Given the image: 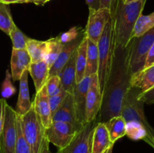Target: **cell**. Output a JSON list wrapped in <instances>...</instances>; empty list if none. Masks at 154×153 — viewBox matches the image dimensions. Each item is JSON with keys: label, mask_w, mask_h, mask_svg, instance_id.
Returning <instances> with one entry per match:
<instances>
[{"label": "cell", "mask_w": 154, "mask_h": 153, "mask_svg": "<svg viewBox=\"0 0 154 153\" xmlns=\"http://www.w3.org/2000/svg\"><path fill=\"white\" fill-rule=\"evenodd\" d=\"M61 80H60V77L59 75H55V76L48 77V80L45 83L48 95L51 96L54 94L61 87Z\"/></svg>", "instance_id": "34"}, {"label": "cell", "mask_w": 154, "mask_h": 153, "mask_svg": "<svg viewBox=\"0 0 154 153\" xmlns=\"http://www.w3.org/2000/svg\"><path fill=\"white\" fill-rule=\"evenodd\" d=\"M98 55H99V65H98L97 76L101 93L103 92L110 69L111 67L114 50V23L112 17L110 18L105 25L102 36L97 43Z\"/></svg>", "instance_id": "3"}, {"label": "cell", "mask_w": 154, "mask_h": 153, "mask_svg": "<svg viewBox=\"0 0 154 153\" xmlns=\"http://www.w3.org/2000/svg\"><path fill=\"white\" fill-rule=\"evenodd\" d=\"M87 37L84 36L76 50V82L78 83L84 77L87 65Z\"/></svg>", "instance_id": "22"}, {"label": "cell", "mask_w": 154, "mask_h": 153, "mask_svg": "<svg viewBox=\"0 0 154 153\" xmlns=\"http://www.w3.org/2000/svg\"><path fill=\"white\" fill-rule=\"evenodd\" d=\"M102 102V94L99 88L97 74L92 76L91 83L87 94L86 100V123L97 119Z\"/></svg>", "instance_id": "10"}, {"label": "cell", "mask_w": 154, "mask_h": 153, "mask_svg": "<svg viewBox=\"0 0 154 153\" xmlns=\"http://www.w3.org/2000/svg\"><path fill=\"white\" fill-rule=\"evenodd\" d=\"M82 126L75 125L63 122H53L51 125L45 128V134L49 142L61 149L72 140Z\"/></svg>", "instance_id": "7"}, {"label": "cell", "mask_w": 154, "mask_h": 153, "mask_svg": "<svg viewBox=\"0 0 154 153\" xmlns=\"http://www.w3.org/2000/svg\"><path fill=\"white\" fill-rule=\"evenodd\" d=\"M118 0H100V8H106L112 13Z\"/></svg>", "instance_id": "36"}, {"label": "cell", "mask_w": 154, "mask_h": 153, "mask_svg": "<svg viewBox=\"0 0 154 153\" xmlns=\"http://www.w3.org/2000/svg\"><path fill=\"white\" fill-rule=\"evenodd\" d=\"M154 27V11L148 15L141 14L137 20L132 32V38L142 35Z\"/></svg>", "instance_id": "27"}, {"label": "cell", "mask_w": 154, "mask_h": 153, "mask_svg": "<svg viewBox=\"0 0 154 153\" xmlns=\"http://www.w3.org/2000/svg\"><path fill=\"white\" fill-rule=\"evenodd\" d=\"M32 106L40 118L44 127L45 128L50 127L53 123L52 112L49 104V95L45 85L38 92H36Z\"/></svg>", "instance_id": "12"}, {"label": "cell", "mask_w": 154, "mask_h": 153, "mask_svg": "<svg viewBox=\"0 0 154 153\" xmlns=\"http://www.w3.org/2000/svg\"><path fill=\"white\" fill-rule=\"evenodd\" d=\"M29 70H26L21 75L20 80V92L17 103L16 112L20 116H23L28 112L32 107V102L29 98V90L28 85Z\"/></svg>", "instance_id": "19"}, {"label": "cell", "mask_w": 154, "mask_h": 153, "mask_svg": "<svg viewBox=\"0 0 154 153\" xmlns=\"http://www.w3.org/2000/svg\"><path fill=\"white\" fill-rule=\"evenodd\" d=\"M98 120L85 123L72 140L57 153H92V140Z\"/></svg>", "instance_id": "8"}, {"label": "cell", "mask_w": 154, "mask_h": 153, "mask_svg": "<svg viewBox=\"0 0 154 153\" xmlns=\"http://www.w3.org/2000/svg\"><path fill=\"white\" fill-rule=\"evenodd\" d=\"M114 143L110 139L105 123L98 122L95 127L92 140V153H105Z\"/></svg>", "instance_id": "16"}, {"label": "cell", "mask_w": 154, "mask_h": 153, "mask_svg": "<svg viewBox=\"0 0 154 153\" xmlns=\"http://www.w3.org/2000/svg\"><path fill=\"white\" fill-rule=\"evenodd\" d=\"M126 135L133 140H144L145 142L150 137V133L147 128L140 123L134 121L126 122Z\"/></svg>", "instance_id": "26"}, {"label": "cell", "mask_w": 154, "mask_h": 153, "mask_svg": "<svg viewBox=\"0 0 154 153\" xmlns=\"http://www.w3.org/2000/svg\"><path fill=\"white\" fill-rule=\"evenodd\" d=\"M32 63L31 58L26 49H12L11 57V74L14 81L19 80L26 70Z\"/></svg>", "instance_id": "14"}, {"label": "cell", "mask_w": 154, "mask_h": 153, "mask_svg": "<svg viewBox=\"0 0 154 153\" xmlns=\"http://www.w3.org/2000/svg\"><path fill=\"white\" fill-rule=\"evenodd\" d=\"M147 142L149 144V145L151 146L154 148V135L153 136H151V137L147 141Z\"/></svg>", "instance_id": "43"}, {"label": "cell", "mask_w": 154, "mask_h": 153, "mask_svg": "<svg viewBox=\"0 0 154 153\" xmlns=\"http://www.w3.org/2000/svg\"><path fill=\"white\" fill-rule=\"evenodd\" d=\"M17 112L7 103L5 107L4 123L0 135V153H15Z\"/></svg>", "instance_id": "6"}, {"label": "cell", "mask_w": 154, "mask_h": 153, "mask_svg": "<svg viewBox=\"0 0 154 153\" xmlns=\"http://www.w3.org/2000/svg\"><path fill=\"white\" fill-rule=\"evenodd\" d=\"M6 100L5 99H0V135H1L2 130L3 123H4V116H5V107Z\"/></svg>", "instance_id": "37"}, {"label": "cell", "mask_w": 154, "mask_h": 153, "mask_svg": "<svg viewBox=\"0 0 154 153\" xmlns=\"http://www.w3.org/2000/svg\"><path fill=\"white\" fill-rule=\"evenodd\" d=\"M110 139L114 143L126 135V122L122 116H114L105 122Z\"/></svg>", "instance_id": "21"}, {"label": "cell", "mask_w": 154, "mask_h": 153, "mask_svg": "<svg viewBox=\"0 0 154 153\" xmlns=\"http://www.w3.org/2000/svg\"><path fill=\"white\" fill-rule=\"evenodd\" d=\"M52 120L53 122H63L75 125H84L77 121L73 94L68 93L61 106L52 114Z\"/></svg>", "instance_id": "15"}, {"label": "cell", "mask_w": 154, "mask_h": 153, "mask_svg": "<svg viewBox=\"0 0 154 153\" xmlns=\"http://www.w3.org/2000/svg\"><path fill=\"white\" fill-rule=\"evenodd\" d=\"M147 0L126 3L118 0L111 17L114 23L115 46L126 47L132 39L135 23L142 14Z\"/></svg>", "instance_id": "2"}, {"label": "cell", "mask_w": 154, "mask_h": 153, "mask_svg": "<svg viewBox=\"0 0 154 153\" xmlns=\"http://www.w3.org/2000/svg\"><path fill=\"white\" fill-rule=\"evenodd\" d=\"M9 37L11 39L13 49L23 50L26 48L27 42L29 40V38L27 37L22 31H20L16 24L10 32Z\"/></svg>", "instance_id": "29"}, {"label": "cell", "mask_w": 154, "mask_h": 153, "mask_svg": "<svg viewBox=\"0 0 154 153\" xmlns=\"http://www.w3.org/2000/svg\"><path fill=\"white\" fill-rule=\"evenodd\" d=\"M46 43L47 50L45 60L51 68L60 55L64 44L60 40V36L48 39V40H46Z\"/></svg>", "instance_id": "25"}, {"label": "cell", "mask_w": 154, "mask_h": 153, "mask_svg": "<svg viewBox=\"0 0 154 153\" xmlns=\"http://www.w3.org/2000/svg\"><path fill=\"white\" fill-rule=\"evenodd\" d=\"M111 16V10L106 8H99L96 10H89L88 20L84 31L87 38L97 44Z\"/></svg>", "instance_id": "9"}, {"label": "cell", "mask_w": 154, "mask_h": 153, "mask_svg": "<svg viewBox=\"0 0 154 153\" xmlns=\"http://www.w3.org/2000/svg\"><path fill=\"white\" fill-rule=\"evenodd\" d=\"M154 43V27L142 35L134 37L129 43V68L132 74L142 70Z\"/></svg>", "instance_id": "4"}, {"label": "cell", "mask_w": 154, "mask_h": 153, "mask_svg": "<svg viewBox=\"0 0 154 153\" xmlns=\"http://www.w3.org/2000/svg\"><path fill=\"white\" fill-rule=\"evenodd\" d=\"M26 50L28 52L32 62H37L45 59L47 50L46 40H38L31 39L28 40Z\"/></svg>", "instance_id": "24"}, {"label": "cell", "mask_w": 154, "mask_h": 153, "mask_svg": "<svg viewBox=\"0 0 154 153\" xmlns=\"http://www.w3.org/2000/svg\"><path fill=\"white\" fill-rule=\"evenodd\" d=\"M89 10H96L100 8V0H85Z\"/></svg>", "instance_id": "38"}, {"label": "cell", "mask_w": 154, "mask_h": 153, "mask_svg": "<svg viewBox=\"0 0 154 153\" xmlns=\"http://www.w3.org/2000/svg\"><path fill=\"white\" fill-rule=\"evenodd\" d=\"M131 86L135 87L141 93L154 86V64L133 74L131 77Z\"/></svg>", "instance_id": "18"}, {"label": "cell", "mask_w": 154, "mask_h": 153, "mask_svg": "<svg viewBox=\"0 0 154 153\" xmlns=\"http://www.w3.org/2000/svg\"><path fill=\"white\" fill-rule=\"evenodd\" d=\"M49 141L48 140V139L46 138V136H45V138L43 140V142H42V147H41V149L39 151V153H53L51 151L49 147Z\"/></svg>", "instance_id": "40"}, {"label": "cell", "mask_w": 154, "mask_h": 153, "mask_svg": "<svg viewBox=\"0 0 154 153\" xmlns=\"http://www.w3.org/2000/svg\"><path fill=\"white\" fill-rule=\"evenodd\" d=\"M129 46H115L109 74L102 92L99 122H106L114 116H121L123 100L131 87Z\"/></svg>", "instance_id": "1"}, {"label": "cell", "mask_w": 154, "mask_h": 153, "mask_svg": "<svg viewBox=\"0 0 154 153\" xmlns=\"http://www.w3.org/2000/svg\"><path fill=\"white\" fill-rule=\"evenodd\" d=\"M17 137L15 153H32L31 149L24 138L22 124H21V118L18 113L17 117Z\"/></svg>", "instance_id": "30"}, {"label": "cell", "mask_w": 154, "mask_h": 153, "mask_svg": "<svg viewBox=\"0 0 154 153\" xmlns=\"http://www.w3.org/2000/svg\"><path fill=\"white\" fill-rule=\"evenodd\" d=\"M84 36H85V33L84 32L75 40L69 42L67 44H65L63 45V47L62 49V51L60 52V55L57 57V60L54 63L52 67L50 68L49 77L50 76L60 74V71L63 68V67L69 62V60L73 56V54L76 52L78 46H79L81 42L84 39Z\"/></svg>", "instance_id": "13"}, {"label": "cell", "mask_w": 154, "mask_h": 153, "mask_svg": "<svg viewBox=\"0 0 154 153\" xmlns=\"http://www.w3.org/2000/svg\"><path fill=\"white\" fill-rule=\"evenodd\" d=\"M11 74L8 70H6L5 72V77L4 81L2 85L1 94L3 98H8L14 94L16 89L14 86L11 80Z\"/></svg>", "instance_id": "32"}, {"label": "cell", "mask_w": 154, "mask_h": 153, "mask_svg": "<svg viewBox=\"0 0 154 153\" xmlns=\"http://www.w3.org/2000/svg\"><path fill=\"white\" fill-rule=\"evenodd\" d=\"M51 0H31V2L35 3L37 5H44L45 3L48 2Z\"/></svg>", "instance_id": "42"}, {"label": "cell", "mask_w": 154, "mask_h": 153, "mask_svg": "<svg viewBox=\"0 0 154 153\" xmlns=\"http://www.w3.org/2000/svg\"><path fill=\"white\" fill-rule=\"evenodd\" d=\"M76 52L73 54L60 71V76L63 88L68 93L73 94L76 82Z\"/></svg>", "instance_id": "17"}, {"label": "cell", "mask_w": 154, "mask_h": 153, "mask_svg": "<svg viewBox=\"0 0 154 153\" xmlns=\"http://www.w3.org/2000/svg\"><path fill=\"white\" fill-rule=\"evenodd\" d=\"M67 94V92L65 91L61 86V87L57 90V92H56L52 95L49 96V104L52 114L61 106Z\"/></svg>", "instance_id": "31"}, {"label": "cell", "mask_w": 154, "mask_h": 153, "mask_svg": "<svg viewBox=\"0 0 154 153\" xmlns=\"http://www.w3.org/2000/svg\"><path fill=\"white\" fill-rule=\"evenodd\" d=\"M99 65V55H98L97 44L87 38V65H86L84 76H93L97 74Z\"/></svg>", "instance_id": "23"}, {"label": "cell", "mask_w": 154, "mask_h": 153, "mask_svg": "<svg viewBox=\"0 0 154 153\" xmlns=\"http://www.w3.org/2000/svg\"><path fill=\"white\" fill-rule=\"evenodd\" d=\"M136 1H138V0H123V2H125L126 3L132 2H136Z\"/></svg>", "instance_id": "45"}, {"label": "cell", "mask_w": 154, "mask_h": 153, "mask_svg": "<svg viewBox=\"0 0 154 153\" xmlns=\"http://www.w3.org/2000/svg\"><path fill=\"white\" fill-rule=\"evenodd\" d=\"M138 99L144 102V104H154V86L150 89L139 94Z\"/></svg>", "instance_id": "35"}, {"label": "cell", "mask_w": 154, "mask_h": 153, "mask_svg": "<svg viewBox=\"0 0 154 153\" xmlns=\"http://www.w3.org/2000/svg\"><path fill=\"white\" fill-rule=\"evenodd\" d=\"M14 25L9 4L0 2V29L9 35Z\"/></svg>", "instance_id": "28"}, {"label": "cell", "mask_w": 154, "mask_h": 153, "mask_svg": "<svg viewBox=\"0 0 154 153\" xmlns=\"http://www.w3.org/2000/svg\"><path fill=\"white\" fill-rule=\"evenodd\" d=\"M92 76H84L78 83H77L73 92L76 118L81 124H84L86 123V100Z\"/></svg>", "instance_id": "11"}, {"label": "cell", "mask_w": 154, "mask_h": 153, "mask_svg": "<svg viewBox=\"0 0 154 153\" xmlns=\"http://www.w3.org/2000/svg\"><path fill=\"white\" fill-rule=\"evenodd\" d=\"M105 153H113V147H111V148H110L109 149L107 150Z\"/></svg>", "instance_id": "44"}, {"label": "cell", "mask_w": 154, "mask_h": 153, "mask_svg": "<svg viewBox=\"0 0 154 153\" xmlns=\"http://www.w3.org/2000/svg\"><path fill=\"white\" fill-rule=\"evenodd\" d=\"M154 64V43L152 45L151 48L150 50V52H149L148 56H147V60H146L145 65H144V68L149 67V66L152 65V64Z\"/></svg>", "instance_id": "39"}, {"label": "cell", "mask_w": 154, "mask_h": 153, "mask_svg": "<svg viewBox=\"0 0 154 153\" xmlns=\"http://www.w3.org/2000/svg\"><path fill=\"white\" fill-rule=\"evenodd\" d=\"M0 2L5 4H11L16 3H29L31 2V0H0Z\"/></svg>", "instance_id": "41"}, {"label": "cell", "mask_w": 154, "mask_h": 153, "mask_svg": "<svg viewBox=\"0 0 154 153\" xmlns=\"http://www.w3.org/2000/svg\"><path fill=\"white\" fill-rule=\"evenodd\" d=\"M28 70L33 80L36 92H38L45 85L49 77V66L44 59L37 62H32Z\"/></svg>", "instance_id": "20"}, {"label": "cell", "mask_w": 154, "mask_h": 153, "mask_svg": "<svg viewBox=\"0 0 154 153\" xmlns=\"http://www.w3.org/2000/svg\"><path fill=\"white\" fill-rule=\"evenodd\" d=\"M84 32L81 30V28H78V27H72L71 28L69 31L66 32H63L61 35L60 36V39L61 40L62 43L63 44H67L69 42L72 41V40H75L81 33H83Z\"/></svg>", "instance_id": "33"}, {"label": "cell", "mask_w": 154, "mask_h": 153, "mask_svg": "<svg viewBox=\"0 0 154 153\" xmlns=\"http://www.w3.org/2000/svg\"><path fill=\"white\" fill-rule=\"evenodd\" d=\"M20 118L23 134L32 153H39L45 136V128L32 106Z\"/></svg>", "instance_id": "5"}]
</instances>
